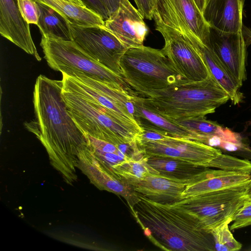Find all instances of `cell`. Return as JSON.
<instances>
[{"instance_id": "obj_12", "label": "cell", "mask_w": 251, "mask_h": 251, "mask_svg": "<svg viewBox=\"0 0 251 251\" xmlns=\"http://www.w3.org/2000/svg\"><path fill=\"white\" fill-rule=\"evenodd\" d=\"M155 23L185 30L210 47V26L194 0H155Z\"/></svg>"}, {"instance_id": "obj_23", "label": "cell", "mask_w": 251, "mask_h": 251, "mask_svg": "<svg viewBox=\"0 0 251 251\" xmlns=\"http://www.w3.org/2000/svg\"><path fill=\"white\" fill-rule=\"evenodd\" d=\"M54 9L69 21L81 25H105L99 15L86 7L65 0H34Z\"/></svg>"}, {"instance_id": "obj_14", "label": "cell", "mask_w": 251, "mask_h": 251, "mask_svg": "<svg viewBox=\"0 0 251 251\" xmlns=\"http://www.w3.org/2000/svg\"><path fill=\"white\" fill-rule=\"evenodd\" d=\"M143 17L128 0H124L118 11L107 20L105 26L127 49L143 45L148 26Z\"/></svg>"}, {"instance_id": "obj_26", "label": "cell", "mask_w": 251, "mask_h": 251, "mask_svg": "<svg viewBox=\"0 0 251 251\" xmlns=\"http://www.w3.org/2000/svg\"><path fill=\"white\" fill-rule=\"evenodd\" d=\"M169 120L192 131L197 136L199 142L207 145L217 135L221 127L217 122L206 120L205 117Z\"/></svg>"}, {"instance_id": "obj_3", "label": "cell", "mask_w": 251, "mask_h": 251, "mask_svg": "<svg viewBox=\"0 0 251 251\" xmlns=\"http://www.w3.org/2000/svg\"><path fill=\"white\" fill-rule=\"evenodd\" d=\"M138 96L146 107L168 119L175 120L205 117L214 113L217 108L230 100L212 75L202 81L175 84L150 98Z\"/></svg>"}, {"instance_id": "obj_7", "label": "cell", "mask_w": 251, "mask_h": 251, "mask_svg": "<svg viewBox=\"0 0 251 251\" xmlns=\"http://www.w3.org/2000/svg\"><path fill=\"white\" fill-rule=\"evenodd\" d=\"M40 46L48 65L55 71H77L122 91L131 89L123 77L93 59L72 40L42 36Z\"/></svg>"}, {"instance_id": "obj_35", "label": "cell", "mask_w": 251, "mask_h": 251, "mask_svg": "<svg viewBox=\"0 0 251 251\" xmlns=\"http://www.w3.org/2000/svg\"><path fill=\"white\" fill-rule=\"evenodd\" d=\"M247 198L251 200V178L249 182L248 190L247 191Z\"/></svg>"}, {"instance_id": "obj_8", "label": "cell", "mask_w": 251, "mask_h": 251, "mask_svg": "<svg viewBox=\"0 0 251 251\" xmlns=\"http://www.w3.org/2000/svg\"><path fill=\"white\" fill-rule=\"evenodd\" d=\"M61 73L63 90L99 104L124 123L142 130L132 114L133 107L129 92L115 88L81 72L73 71Z\"/></svg>"}, {"instance_id": "obj_5", "label": "cell", "mask_w": 251, "mask_h": 251, "mask_svg": "<svg viewBox=\"0 0 251 251\" xmlns=\"http://www.w3.org/2000/svg\"><path fill=\"white\" fill-rule=\"evenodd\" d=\"M68 111L76 126L85 134L116 145L136 142L143 132L120 120L108 110L95 102L62 89Z\"/></svg>"}, {"instance_id": "obj_34", "label": "cell", "mask_w": 251, "mask_h": 251, "mask_svg": "<svg viewBox=\"0 0 251 251\" xmlns=\"http://www.w3.org/2000/svg\"><path fill=\"white\" fill-rule=\"evenodd\" d=\"M199 10L202 13L206 0H194Z\"/></svg>"}, {"instance_id": "obj_30", "label": "cell", "mask_w": 251, "mask_h": 251, "mask_svg": "<svg viewBox=\"0 0 251 251\" xmlns=\"http://www.w3.org/2000/svg\"><path fill=\"white\" fill-rule=\"evenodd\" d=\"M83 5L100 16L104 21L110 18L106 8L100 0H81Z\"/></svg>"}, {"instance_id": "obj_15", "label": "cell", "mask_w": 251, "mask_h": 251, "mask_svg": "<svg viewBox=\"0 0 251 251\" xmlns=\"http://www.w3.org/2000/svg\"><path fill=\"white\" fill-rule=\"evenodd\" d=\"M0 33L38 61V53L30 33L29 24L22 17L17 0H0Z\"/></svg>"}, {"instance_id": "obj_21", "label": "cell", "mask_w": 251, "mask_h": 251, "mask_svg": "<svg viewBox=\"0 0 251 251\" xmlns=\"http://www.w3.org/2000/svg\"><path fill=\"white\" fill-rule=\"evenodd\" d=\"M180 32L186 34L196 47L210 73L228 94L232 103L236 105L240 103L243 99V94L239 91L242 86L225 67L211 47L203 44L189 32Z\"/></svg>"}, {"instance_id": "obj_36", "label": "cell", "mask_w": 251, "mask_h": 251, "mask_svg": "<svg viewBox=\"0 0 251 251\" xmlns=\"http://www.w3.org/2000/svg\"><path fill=\"white\" fill-rule=\"evenodd\" d=\"M74 3L84 6L81 0H65Z\"/></svg>"}, {"instance_id": "obj_24", "label": "cell", "mask_w": 251, "mask_h": 251, "mask_svg": "<svg viewBox=\"0 0 251 251\" xmlns=\"http://www.w3.org/2000/svg\"><path fill=\"white\" fill-rule=\"evenodd\" d=\"M37 3L39 14L37 25L42 36L72 40L69 21L50 7Z\"/></svg>"}, {"instance_id": "obj_25", "label": "cell", "mask_w": 251, "mask_h": 251, "mask_svg": "<svg viewBox=\"0 0 251 251\" xmlns=\"http://www.w3.org/2000/svg\"><path fill=\"white\" fill-rule=\"evenodd\" d=\"M147 157L138 160L126 161L119 164L113 167L114 175L128 183L144 179L152 175H159L148 163Z\"/></svg>"}, {"instance_id": "obj_18", "label": "cell", "mask_w": 251, "mask_h": 251, "mask_svg": "<svg viewBox=\"0 0 251 251\" xmlns=\"http://www.w3.org/2000/svg\"><path fill=\"white\" fill-rule=\"evenodd\" d=\"M245 0H206L203 16L210 27L225 32L242 31Z\"/></svg>"}, {"instance_id": "obj_16", "label": "cell", "mask_w": 251, "mask_h": 251, "mask_svg": "<svg viewBox=\"0 0 251 251\" xmlns=\"http://www.w3.org/2000/svg\"><path fill=\"white\" fill-rule=\"evenodd\" d=\"M77 167L100 189L124 198L131 211L140 201L139 194L133 187L124 179L110 174L101 168L90 156L87 148L79 153Z\"/></svg>"}, {"instance_id": "obj_13", "label": "cell", "mask_w": 251, "mask_h": 251, "mask_svg": "<svg viewBox=\"0 0 251 251\" xmlns=\"http://www.w3.org/2000/svg\"><path fill=\"white\" fill-rule=\"evenodd\" d=\"M210 45L242 86L246 78L247 46L242 31L225 32L210 27Z\"/></svg>"}, {"instance_id": "obj_1", "label": "cell", "mask_w": 251, "mask_h": 251, "mask_svg": "<svg viewBox=\"0 0 251 251\" xmlns=\"http://www.w3.org/2000/svg\"><path fill=\"white\" fill-rule=\"evenodd\" d=\"M63 81L40 75L33 93L34 119L25 123L46 149L51 164L64 180L72 184L77 180L79 153L88 143L86 134L70 115L62 97Z\"/></svg>"}, {"instance_id": "obj_27", "label": "cell", "mask_w": 251, "mask_h": 251, "mask_svg": "<svg viewBox=\"0 0 251 251\" xmlns=\"http://www.w3.org/2000/svg\"><path fill=\"white\" fill-rule=\"evenodd\" d=\"M231 222L227 221L211 232L217 251H234L241 249L242 245L234 238L228 227Z\"/></svg>"}, {"instance_id": "obj_10", "label": "cell", "mask_w": 251, "mask_h": 251, "mask_svg": "<svg viewBox=\"0 0 251 251\" xmlns=\"http://www.w3.org/2000/svg\"><path fill=\"white\" fill-rule=\"evenodd\" d=\"M155 23V29L164 39L162 50L184 78L191 82L200 81L212 75L198 50L186 34L163 24Z\"/></svg>"}, {"instance_id": "obj_17", "label": "cell", "mask_w": 251, "mask_h": 251, "mask_svg": "<svg viewBox=\"0 0 251 251\" xmlns=\"http://www.w3.org/2000/svg\"><path fill=\"white\" fill-rule=\"evenodd\" d=\"M250 174L206 168L193 176L182 193V199L244 183Z\"/></svg>"}, {"instance_id": "obj_31", "label": "cell", "mask_w": 251, "mask_h": 251, "mask_svg": "<svg viewBox=\"0 0 251 251\" xmlns=\"http://www.w3.org/2000/svg\"><path fill=\"white\" fill-rule=\"evenodd\" d=\"M137 9L144 18L151 20L153 18V12L155 0H134Z\"/></svg>"}, {"instance_id": "obj_6", "label": "cell", "mask_w": 251, "mask_h": 251, "mask_svg": "<svg viewBox=\"0 0 251 251\" xmlns=\"http://www.w3.org/2000/svg\"><path fill=\"white\" fill-rule=\"evenodd\" d=\"M249 181L181 199L171 204L192 217L202 230L211 233L213 229L226 221L232 222L233 215L247 199Z\"/></svg>"}, {"instance_id": "obj_22", "label": "cell", "mask_w": 251, "mask_h": 251, "mask_svg": "<svg viewBox=\"0 0 251 251\" xmlns=\"http://www.w3.org/2000/svg\"><path fill=\"white\" fill-rule=\"evenodd\" d=\"M148 163L159 175L167 178L189 180L207 168L169 157L147 156Z\"/></svg>"}, {"instance_id": "obj_28", "label": "cell", "mask_w": 251, "mask_h": 251, "mask_svg": "<svg viewBox=\"0 0 251 251\" xmlns=\"http://www.w3.org/2000/svg\"><path fill=\"white\" fill-rule=\"evenodd\" d=\"M230 230H235L251 225V200L246 199L232 218Z\"/></svg>"}, {"instance_id": "obj_11", "label": "cell", "mask_w": 251, "mask_h": 251, "mask_svg": "<svg viewBox=\"0 0 251 251\" xmlns=\"http://www.w3.org/2000/svg\"><path fill=\"white\" fill-rule=\"evenodd\" d=\"M136 141L145 156L172 157L205 168H214L222 153L220 150L196 140L164 135L159 140Z\"/></svg>"}, {"instance_id": "obj_2", "label": "cell", "mask_w": 251, "mask_h": 251, "mask_svg": "<svg viewBox=\"0 0 251 251\" xmlns=\"http://www.w3.org/2000/svg\"><path fill=\"white\" fill-rule=\"evenodd\" d=\"M139 196L132 214L156 246L171 251L213 250L212 234L202 230L192 217L172 204L153 201L140 194Z\"/></svg>"}, {"instance_id": "obj_4", "label": "cell", "mask_w": 251, "mask_h": 251, "mask_svg": "<svg viewBox=\"0 0 251 251\" xmlns=\"http://www.w3.org/2000/svg\"><path fill=\"white\" fill-rule=\"evenodd\" d=\"M120 65L126 83L144 98L188 81L176 70L162 50L144 46L128 48Z\"/></svg>"}, {"instance_id": "obj_9", "label": "cell", "mask_w": 251, "mask_h": 251, "mask_svg": "<svg viewBox=\"0 0 251 251\" xmlns=\"http://www.w3.org/2000/svg\"><path fill=\"white\" fill-rule=\"evenodd\" d=\"M68 24L72 41L93 59L122 76L120 60L128 49L105 25Z\"/></svg>"}, {"instance_id": "obj_19", "label": "cell", "mask_w": 251, "mask_h": 251, "mask_svg": "<svg viewBox=\"0 0 251 251\" xmlns=\"http://www.w3.org/2000/svg\"><path fill=\"white\" fill-rule=\"evenodd\" d=\"M130 94L133 107V117L143 130L198 141L197 136L192 131L146 107L133 90Z\"/></svg>"}, {"instance_id": "obj_33", "label": "cell", "mask_w": 251, "mask_h": 251, "mask_svg": "<svg viewBox=\"0 0 251 251\" xmlns=\"http://www.w3.org/2000/svg\"><path fill=\"white\" fill-rule=\"evenodd\" d=\"M242 32L247 47L251 45V29L243 25Z\"/></svg>"}, {"instance_id": "obj_32", "label": "cell", "mask_w": 251, "mask_h": 251, "mask_svg": "<svg viewBox=\"0 0 251 251\" xmlns=\"http://www.w3.org/2000/svg\"><path fill=\"white\" fill-rule=\"evenodd\" d=\"M106 8L110 17L116 13L124 0H100Z\"/></svg>"}, {"instance_id": "obj_20", "label": "cell", "mask_w": 251, "mask_h": 251, "mask_svg": "<svg viewBox=\"0 0 251 251\" xmlns=\"http://www.w3.org/2000/svg\"><path fill=\"white\" fill-rule=\"evenodd\" d=\"M189 181L152 175L144 179L128 184L132 185L138 193L153 201L171 204L182 199V193Z\"/></svg>"}, {"instance_id": "obj_29", "label": "cell", "mask_w": 251, "mask_h": 251, "mask_svg": "<svg viewBox=\"0 0 251 251\" xmlns=\"http://www.w3.org/2000/svg\"><path fill=\"white\" fill-rule=\"evenodd\" d=\"M20 13L28 24L37 25L39 10L37 2L34 0H17Z\"/></svg>"}]
</instances>
